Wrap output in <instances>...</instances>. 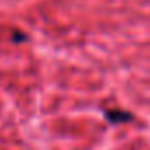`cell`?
<instances>
[{"instance_id":"1","label":"cell","mask_w":150,"mask_h":150,"mask_svg":"<svg viewBox=\"0 0 150 150\" xmlns=\"http://www.w3.org/2000/svg\"><path fill=\"white\" fill-rule=\"evenodd\" d=\"M106 118L110 122H127V120H131V115L127 111H120V110H108Z\"/></svg>"}]
</instances>
